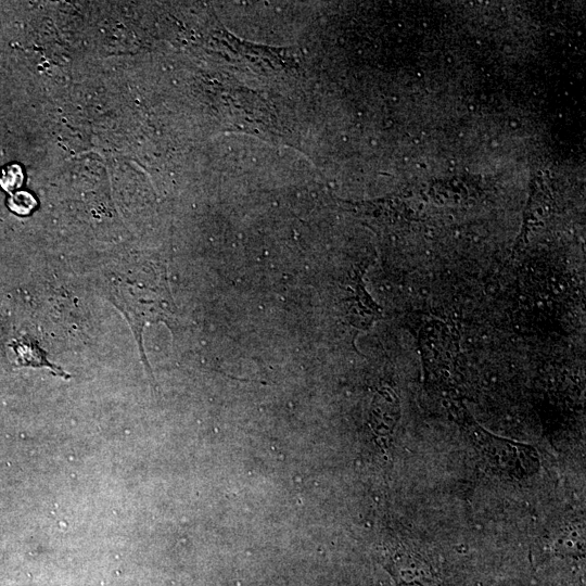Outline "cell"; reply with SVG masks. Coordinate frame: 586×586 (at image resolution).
Returning a JSON list of instances; mask_svg holds the SVG:
<instances>
[{
    "instance_id": "3957f363",
    "label": "cell",
    "mask_w": 586,
    "mask_h": 586,
    "mask_svg": "<svg viewBox=\"0 0 586 586\" xmlns=\"http://www.w3.org/2000/svg\"><path fill=\"white\" fill-rule=\"evenodd\" d=\"M391 574L397 586H433L431 568L418 556L397 552L390 560Z\"/></svg>"
},
{
    "instance_id": "7a4b0ae2",
    "label": "cell",
    "mask_w": 586,
    "mask_h": 586,
    "mask_svg": "<svg viewBox=\"0 0 586 586\" xmlns=\"http://www.w3.org/2000/svg\"><path fill=\"white\" fill-rule=\"evenodd\" d=\"M113 302L133 328L142 354V329L148 322L168 317V300L163 296L162 289L153 291L146 286L120 284L117 286Z\"/></svg>"
},
{
    "instance_id": "277c9868",
    "label": "cell",
    "mask_w": 586,
    "mask_h": 586,
    "mask_svg": "<svg viewBox=\"0 0 586 586\" xmlns=\"http://www.w3.org/2000/svg\"><path fill=\"white\" fill-rule=\"evenodd\" d=\"M22 181L23 175L18 166L13 165L2 171L1 184L5 190L17 188Z\"/></svg>"
},
{
    "instance_id": "6da1fadb",
    "label": "cell",
    "mask_w": 586,
    "mask_h": 586,
    "mask_svg": "<svg viewBox=\"0 0 586 586\" xmlns=\"http://www.w3.org/2000/svg\"><path fill=\"white\" fill-rule=\"evenodd\" d=\"M467 429L479 456L495 473L521 480L537 472L539 457L532 446L495 436L472 423Z\"/></svg>"
}]
</instances>
